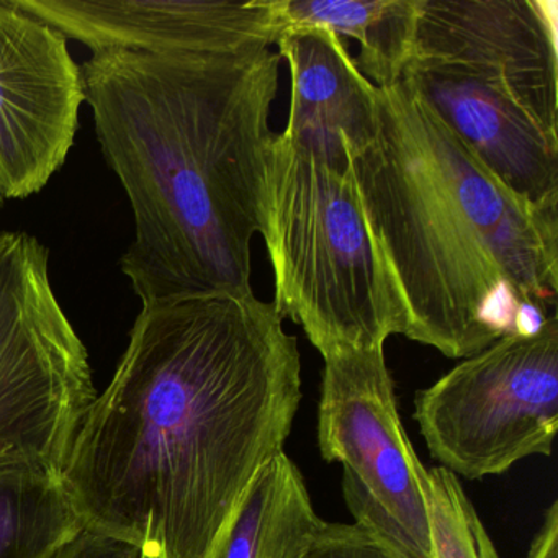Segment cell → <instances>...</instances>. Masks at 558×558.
<instances>
[{
    "mask_svg": "<svg viewBox=\"0 0 558 558\" xmlns=\"http://www.w3.org/2000/svg\"><path fill=\"white\" fill-rule=\"evenodd\" d=\"M300 400L299 341L253 290L148 303L61 480L90 531L207 558Z\"/></svg>",
    "mask_w": 558,
    "mask_h": 558,
    "instance_id": "1",
    "label": "cell"
},
{
    "mask_svg": "<svg viewBox=\"0 0 558 558\" xmlns=\"http://www.w3.org/2000/svg\"><path fill=\"white\" fill-rule=\"evenodd\" d=\"M270 0L220 45L109 50L81 66L106 161L135 238L120 269L143 305L247 292L280 60Z\"/></svg>",
    "mask_w": 558,
    "mask_h": 558,
    "instance_id": "2",
    "label": "cell"
},
{
    "mask_svg": "<svg viewBox=\"0 0 558 558\" xmlns=\"http://www.w3.org/2000/svg\"><path fill=\"white\" fill-rule=\"evenodd\" d=\"M345 158L408 339L466 359L557 315L558 207L506 187L413 84L375 87Z\"/></svg>",
    "mask_w": 558,
    "mask_h": 558,
    "instance_id": "3",
    "label": "cell"
},
{
    "mask_svg": "<svg viewBox=\"0 0 558 558\" xmlns=\"http://www.w3.org/2000/svg\"><path fill=\"white\" fill-rule=\"evenodd\" d=\"M557 2L420 0L401 80L525 201L558 207Z\"/></svg>",
    "mask_w": 558,
    "mask_h": 558,
    "instance_id": "4",
    "label": "cell"
},
{
    "mask_svg": "<svg viewBox=\"0 0 558 558\" xmlns=\"http://www.w3.org/2000/svg\"><path fill=\"white\" fill-rule=\"evenodd\" d=\"M260 236L274 270V308L302 326L319 354L385 348L404 313L368 231L351 169L274 133L264 161Z\"/></svg>",
    "mask_w": 558,
    "mask_h": 558,
    "instance_id": "5",
    "label": "cell"
},
{
    "mask_svg": "<svg viewBox=\"0 0 558 558\" xmlns=\"http://www.w3.org/2000/svg\"><path fill=\"white\" fill-rule=\"evenodd\" d=\"M48 263L37 238L0 231V466L61 475L97 393Z\"/></svg>",
    "mask_w": 558,
    "mask_h": 558,
    "instance_id": "6",
    "label": "cell"
},
{
    "mask_svg": "<svg viewBox=\"0 0 558 558\" xmlns=\"http://www.w3.org/2000/svg\"><path fill=\"white\" fill-rule=\"evenodd\" d=\"M433 459L469 480L550 456L558 430V316L498 339L414 397Z\"/></svg>",
    "mask_w": 558,
    "mask_h": 558,
    "instance_id": "7",
    "label": "cell"
},
{
    "mask_svg": "<svg viewBox=\"0 0 558 558\" xmlns=\"http://www.w3.org/2000/svg\"><path fill=\"white\" fill-rule=\"evenodd\" d=\"M86 102L66 35L0 0V191L22 201L63 168Z\"/></svg>",
    "mask_w": 558,
    "mask_h": 558,
    "instance_id": "8",
    "label": "cell"
},
{
    "mask_svg": "<svg viewBox=\"0 0 558 558\" xmlns=\"http://www.w3.org/2000/svg\"><path fill=\"white\" fill-rule=\"evenodd\" d=\"M318 446L328 462H341L368 495L433 557L424 465L398 414L395 384L384 348L335 349L323 354Z\"/></svg>",
    "mask_w": 558,
    "mask_h": 558,
    "instance_id": "9",
    "label": "cell"
},
{
    "mask_svg": "<svg viewBox=\"0 0 558 558\" xmlns=\"http://www.w3.org/2000/svg\"><path fill=\"white\" fill-rule=\"evenodd\" d=\"M94 53L168 54L228 40L256 11V0H14Z\"/></svg>",
    "mask_w": 558,
    "mask_h": 558,
    "instance_id": "10",
    "label": "cell"
},
{
    "mask_svg": "<svg viewBox=\"0 0 558 558\" xmlns=\"http://www.w3.org/2000/svg\"><path fill=\"white\" fill-rule=\"evenodd\" d=\"M276 47L290 73L283 135L348 171L345 151L374 129V84L348 44L325 28H279Z\"/></svg>",
    "mask_w": 558,
    "mask_h": 558,
    "instance_id": "11",
    "label": "cell"
},
{
    "mask_svg": "<svg viewBox=\"0 0 558 558\" xmlns=\"http://www.w3.org/2000/svg\"><path fill=\"white\" fill-rule=\"evenodd\" d=\"M323 524L302 472L280 452L247 483L207 558H302Z\"/></svg>",
    "mask_w": 558,
    "mask_h": 558,
    "instance_id": "12",
    "label": "cell"
},
{
    "mask_svg": "<svg viewBox=\"0 0 558 558\" xmlns=\"http://www.w3.org/2000/svg\"><path fill=\"white\" fill-rule=\"evenodd\" d=\"M270 5L279 28H325L357 41L355 64L375 87L401 81L420 0H270Z\"/></svg>",
    "mask_w": 558,
    "mask_h": 558,
    "instance_id": "13",
    "label": "cell"
},
{
    "mask_svg": "<svg viewBox=\"0 0 558 558\" xmlns=\"http://www.w3.org/2000/svg\"><path fill=\"white\" fill-rule=\"evenodd\" d=\"M84 527L61 475L0 466V558H50Z\"/></svg>",
    "mask_w": 558,
    "mask_h": 558,
    "instance_id": "14",
    "label": "cell"
},
{
    "mask_svg": "<svg viewBox=\"0 0 558 558\" xmlns=\"http://www.w3.org/2000/svg\"><path fill=\"white\" fill-rule=\"evenodd\" d=\"M434 558H499L462 483L444 466L421 472Z\"/></svg>",
    "mask_w": 558,
    "mask_h": 558,
    "instance_id": "15",
    "label": "cell"
},
{
    "mask_svg": "<svg viewBox=\"0 0 558 558\" xmlns=\"http://www.w3.org/2000/svg\"><path fill=\"white\" fill-rule=\"evenodd\" d=\"M302 558H395L377 535L357 524L325 522Z\"/></svg>",
    "mask_w": 558,
    "mask_h": 558,
    "instance_id": "16",
    "label": "cell"
},
{
    "mask_svg": "<svg viewBox=\"0 0 558 558\" xmlns=\"http://www.w3.org/2000/svg\"><path fill=\"white\" fill-rule=\"evenodd\" d=\"M142 555L138 545L84 527L50 558H142Z\"/></svg>",
    "mask_w": 558,
    "mask_h": 558,
    "instance_id": "17",
    "label": "cell"
},
{
    "mask_svg": "<svg viewBox=\"0 0 558 558\" xmlns=\"http://www.w3.org/2000/svg\"><path fill=\"white\" fill-rule=\"evenodd\" d=\"M525 558H558V502L545 511L544 524L532 541Z\"/></svg>",
    "mask_w": 558,
    "mask_h": 558,
    "instance_id": "18",
    "label": "cell"
},
{
    "mask_svg": "<svg viewBox=\"0 0 558 558\" xmlns=\"http://www.w3.org/2000/svg\"><path fill=\"white\" fill-rule=\"evenodd\" d=\"M142 558H162V555H159L158 551L143 550Z\"/></svg>",
    "mask_w": 558,
    "mask_h": 558,
    "instance_id": "19",
    "label": "cell"
},
{
    "mask_svg": "<svg viewBox=\"0 0 558 558\" xmlns=\"http://www.w3.org/2000/svg\"><path fill=\"white\" fill-rule=\"evenodd\" d=\"M380 541H381V538H380ZM385 544H387V542H385ZM388 547H390V545H388ZM390 550L393 551L395 558H408V557H404V555H401L400 551L395 550V548L390 547Z\"/></svg>",
    "mask_w": 558,
    "mask_h": 558,
    "instance_id": "20",
    "label": "cell"
},
{
    "mask_svg": "<svg viewBox=\"0 0 558 558\" xmlns=\"http://www.w3.org/2000/svg\"><path fill=\"white\" fill-rule=\"evenodd\" d=\"M5 205V197L4 194H2V191H0V211H2V208H4Z\"/></svg>",
    "mask_w": 558,
    "mask_h": 558,
    "instance_id": "21",
    "label": "cell"
}]
</instances>
